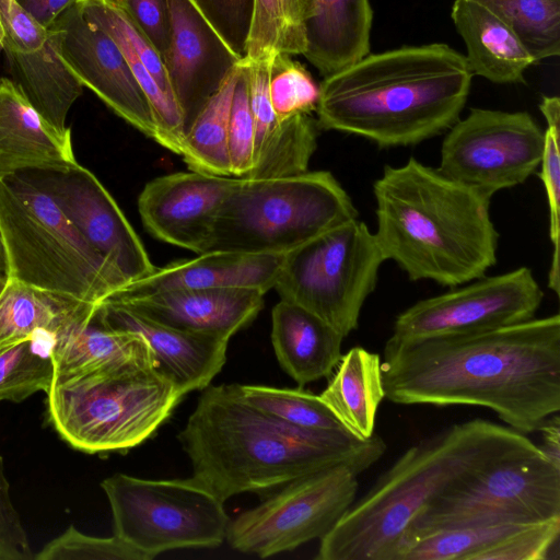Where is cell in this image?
Here are the masks:
<instances>
[{
  "label": "cell",
  "instance_id": "9",
  "mask_svg": "<svg viewBox=\"0 0 560 560\" xmlns=\"http://www.w3.org/2000/svg\"><path fill=\"white\" fill-rule=\"evenodd\" d=\"M385 260L374 233L357 218L285 253L273 289L347 337Z\"/></svg>",
  "mask_w": 560,
  "mask_h": 560
},
{
  "label": "cell",
  "instance_id": "7",
  "mask_svg": "<svg viewBox=\"0 0 560 560\" xmlns=\"http://www.w3.org/2000/svg\"><path fill=\"white\" fill-rule=\"evenodd\" d=\"M0 230L9 279L100 304L127 285L43 191L0 178Z\"/></svg>",
  "mask_w": 560,
  "mask_h": 560
},
{
  "label": "cell",
  "instance_id": "46",
  "mask_svg": "<svg viewBox=\"0 0 560 560\" xmlns=\"http://www.w3.org/2000/svg\"><path fill=\"white\" fill-rule=\"evenodd\" d=\"M0 276L9 278V265L3 237L0 230Z\"/></svg>",
  "mask_w": 560,
  "mask_h": 560
},
{
  "label": "cell",
  "instance_id": "10",
  "mask_svg": "<svg viewBox=\"0 0 560 560\" xmlns=\"http://www.w3.org/2000/svg\"><path fill=\"white\" fill-rule=\"evenodd\" d=\"M113 514L114 535L153 559L179 548H213L230 517L205 485L189 479H142L115 474L101 482Z\"/></svg>",
  "mask_w": 560,
  "mask_h": 560
},
{
  "label": "cell",
  "instance_id": "30",
  "mask_svg": "<svg viewBox=\"0 0 560 560\" xmlns=\"http://www.w3.org/2000/svg\"><path fill=\"white\" fill-rule=\"evenodd\" d=\"M97 304L9 279L0 293V343L55 336Z\"/></svg>",
  "mask_w": 560,
  "mask_h": 560
},
{
  "label": "cell",
  "instance_id": "32",
  "mask_svg": "<svg viewBox=\"0 0 560 560\" xmlns=\"http://www.w3.org/2000/svg\"><path fill=\"white\" fill-rule=\"evenodd\" d=\"M312 0H255V13L242 62L272 60L278 54L304 55L305 24Z\"/></svg>",
  "mask_w": 560,
  "mask_h": 560
},
{
  "label": "cell",
  "instance_id": "3",
  "mask_svg": "<svg viewBox=\"0 0 560 560\" xmlns=\"http://www.w3.org/2000/svg\"><path fill=\"white\" fill-rule=\"evenodd\" d=\"M472 77L465 56L445 44L368 54L325 77L316 121L380 148L415 145L459 119Z\"/></svg>",
  "mask_w": 560,
  "mask_h": 560
},
{
  "label": "cell",
  "instance_id": "23",
  "mask_svg": "<svg viewBox=\"0 0 560 560\" xmlns=\"http://www.w3.org/2000/svg\"><path fill=\"white\" fill-rule=\"evenodd\" d=\"M284 254H248L211 250L192 259L156 267L145 278L109 296L135 298L163 291L243 288L266 294L273 289Z\"/></svg>",
  "mask_w": 560,
  "mask_h": 560
},
{
  "label": "cell",
  "instance_id": "1",
  "mask_svg": "<svg viewBox=\"0 0 560 560\" xmlns=\"http://www.w3.org/2000/svg\"><path fill=\"white\" fill-rule=\"evenodd\" d=\"M381 371L395 404L486 407L532 433L560 410V315L462 335L390 336Z\"/></svg>",
  "mask_w": 560,
  "mask_h": 560
},
{
  "label": "cell",
  "instance_id": "49",
  "mask_svg": "<svg viewBox=\"0 0 560 560\" xmlns=\"http://www.w3.org/2000/svg\"><path fill=\"white\" fill-rule=\"evenodd\" d=\"M18 342H7V343H0V353L4 351L5 349L10 348L11 346L15 345Z\"/></svg>",
  "mask_w": 560,
  "mask_h": 560
},
{
  "label": "cell",
  "instance_id": "8",
  "mask_svg": "<svg viewBox=\"0 0 560 560\" xmlns=\"http://www.w3.org/2000/svg\"><path fill=\"white\" fill-rule=\"evenodd\" d=\"M358 214L327 171L235 177L219 209L208 252L285 254Z\"/></svg>",
  "mask_w": 560,
  "mask_h": 560
},
{
  "label": "cell",
  "instance_id": "5",
  "mask_svg": "<svg viewBox=\"0 0 560 560\" xmlns=\"http://www.w3.org/2000/svg\"><path fill=\"white\" fill-rule=\"evenodd\" d=\"M373 194L380 248L410 280L455 288L497 262L491 199L479 191L409 158L386 165Z\"/></svg>",
  "mask_w": 560,
  "mask_h": 560
},
{
  "label": "cell",
  "instance_id": "19",
  "mask_svg": "<svg viewBox=\"0 0 560 560\" xmlns=\"http://www.w3.org/2000/svg\"><path fill=\"white\" fill-rule=\"evenodd\" d=\"M172 40L164 62L185 133L208 101L241 65L192 0H168Z\"/></svg>",
  "mask_w": 560,
  "mask_h": 560
},
{
  "label": "cell",
  "instance_id": "12",
  "mask_svg": "<svg viewBox=\"0 0 560 560\" xmlns=\"http://www.w3.org/2000/svg\"><path fill=\"white\" fill-rule=\"evenodd\" d=\"M359 474L336 465L296 478L230 521L225 539L243 553L267 558L320 539L354 502Z\"/></svg>",
  "mask_w": 560,
  "mask_h": 560
},
{
  "label": "cell",
  "instance_id": "29",
  "mask_svg": "<svg viewBox=\"0 0 560 560\" xmlns=\"http://www.w3.org/2000/svg\"><path fill=\"white\" fill-rule=\"evenodd\" d=\"M381 361L377 353L351 348L318 395L343 429L362 441L374 435L378 406L385 398Z\"/></svg>",
  "mask_w": 560,
  "mask_h": 560
},
{
  "label": "cell",
  "instance_id": "13",
  "mask_svg": "<svg viewBox=\"0 0 560 560\" xmlns=\"http://www.w3.org/2000/svg\"><path fill=\"white\" fill-rule=\"evenodd\" d=\"M544 144L545 130L528 113L472 108L448 129L438 171L491 199L536 172Z\"/></svg>",
  "mask_w": 560,
  "mask_h": 560
},
{
  "label": "cell",
  "instance_id": "45",
  "mask_svg": "<svg viewBox=\"0 0 560 560\" xmlns=\"http://www.w3.org/2000/svg\"><path fill=\"white\" fill-rule=\"evenodd\" d=\"M538 431L542 439L538 447L555 466L560 468V417L558 412L549 416Z\"/></svg>",
  "mask_w": 560,
  "mask_h": 560
},
{
  "label": "cell",
  "instance_id": "26",
  "mask_svg": "<svg viewBox=\"0 0 560 560\" xmlns=\"http://www.w3.org/2000/svg\"><path fill=\"white\" fill-rule=\"evenodd\" d=\"M451 18L472 75L500 84L524 82V72L536 61L506 23L472 0H454Z\"/></svg>",
  "mask_w": 560,
  "mask_h": 560
},
{
  "label": "cell",
  "instance_id": "47",
  "mask_svg": "<svg viewBox=\"0 0 560 560\" xmlns=\"http://www.w3.org/2000/svg\"><path fill=\"white\" fill-rule=\"evenodd\" d=\"M3 40H4V28H3V24H2V20H1V14H0V51L3 50Z\"/></svg>",
  "mask_w": 560,
  "mask_h": 560
},
{
  "label": "cell",
  "instance_id": "15",
  "mask_svg": "<svg viewBox=\"0 0 560 560\" xmlns=\"http://www.w3.org/2000/svg\"><path fill=\"white\" fill-rule=\"evenodd\" d=\"M46 194L127 285L156 268L141 240L101 182L78 162L18 173ZM126 287V285H125Z\"/></svg>",
  "mask_w": 560,
  "mask_h": 560
},
{
  "label": "cell",
  "instance_id": "40",
  "mask_svg": "<svg viewBox=\"0 0 560 560\" xmlns=\"http://www.w3.org/2000/svg\"><path fill=\"white\" fill-rule=\"evenodd\" d=\"M254 120L249 105L247 67L241 62L229 117V153L232 176L246 177L253 167Z\"/></svg>",
  "mask_w": 560,
  "mask_h": 560
},
{
  "label": "cell",
  "instance_id": "38",
  "mask_svg": "<svg viewBox=\"0 0 560 560\" xmlns=\"http://www.w3.org/2000/svg\"><path fill=\"white\" fill-rule=\"evenodd\" d=\"M269 92L275 113L280 119H285L315 110L319 85L292 56L278 54L272 61Z\"/></svg>",
  "mask_w": 560,
  "mask_h": 560
},
{
  "label": "cell",
  "instance_id": "35",
  "mask_svg": "<svg viewBox=\"0 0 560 560\" xmlns=\"http://www.w3.org/2000/svg\"><path fill=\"white\" fill-rule=\"evenodd\" d=\"M52 338L42 332L0 353V401L21 402L37 392H49L55 378Z\"/></svg>",
  "mask_w": 560,
  "mask_h": 560
},
{
  "label": "cell",
  "instance_id": "22",
  "mask_svg": "<svg viewBox=\"0 0 560 560\" xmlns=\"http://www.w3.org/2000/svg\"><path fill=\"white\" fill-rule=\"evenodd\" d=\"M264 295L253 289L218 288L108 299L167 326L230 339L255 319L264 306Z\"/></svg>",
  "mask_w": 560,
  "mask_h": 560
},
{
  "label": "cell",
  "instance_id": "36",
  "mask_svg": "<svg viewBox=\"0 0 560 560\" xmlns=\"http://www.w3.org/2000/svg\"><path fill=\"white\" fill-rule=\"evenodd\" d=\"M253 406L288 424L314 431L347 432L318 395L301 388L238 385Z\"/></svg>",
  "mask_w": 560,
  "mask_h": 560
},
{
  "label": "cell",
  "instance_id": "17",
  "mask_svg": "<svg viewBox=\"0 0 560 560\" xmlns=\"http://www.w3.org/2000/svg\"><path fill=\"white\" fill-rule=\"evenodd\" d=\"M4 28L3 50L12 81L35 109L59 130L83 85L59 57L49 30L14 0H0Z\"/></svg>",
  "mask_w": 560,
  "mask_h": 560
},
{
  "label": "cell",
  "instance_id": "14",
  "mask_svg": "<svg viewBox=\"0 0 560 560\" xmlns=\"http://www.w3.org/2000/svg\"><path fill=\"white\" fill-rule=\"evenodd\" d=\"M544 293L527 267L481 277L421 300L395 319L392 337L415 339L495 329L528 320Z\"/></svg>",
  "mask_w": 560,
  "mask_h": 560
},
{
  "label": "cell",
  "instance_id": "33",
  "mask_svg": "<svg viewBox=\"0 0 560 560\" xmlns=\"http://www.w3.org/2000/svg\"><path fill=\"white\" fill-rule=\"evenodd\" d=\"M523 525L526 524L506 523L438 530L406 541L397 560H485L490 550Z\"/></svg>",
  "mask_w": 560,
  "mask_h": 560
},
{
  "label": "cell",
  "instance_id": "21",
  "mask_svg": "<svg viewBox=\"0 0 560 560\" xmlns=\"http://www.w3.org/2000/svg\"><path fill=\"white\" fill-rule=\"evenodd\" d=\"M272 60L243 62L254 120V159L247 178L292 176L308 171L317 148L318 125L311 114L280 119L270 101Z\"/></svg>",
  "mask_w": 560,
  "mask_h": 560
},
{
  "label": "cell",
  "instance_id": "48",
  "mask_svg": "<svg viewBox=\"0 0 560 560\" xmlns=\"http://www.w3.org/2000/svg\"><path fill=\"white\" fill-rule=\"evenodd\" d=\"M8 282V277H4V276H0V293L2 292V290L4 289L5 284Z\"/></svg>",
  "mask_w": 560,
  "mask_h": 560
},
{
  "label": "cell",
  "instance_id": "42",
  "mask_svg": "<svg viewBox=\"0 0 560 560\" xmlns=\"http://www.w3.org/2000/svg\"><path fill=\"white\" fill-rule=\"evenodd\" d=\"M27 533L12 502L10 483L0 454V560H31Z\"/></svg>",
  "mask_w": 560,
  "mask_h": 560
},
{
  "label": "cell",
  "instance_id": "6",
  "mask_svg": "<svg viewBox=\"0 0 560 560\" xmlns=\"http://www.w3.org/2000/svg\"><path fill=\"white\" fill-rule=\"evenodd\" d=\"M47 394L59 436L88 453L126 452L148 440L184 396L151 354L63 383Z\"/></svg>",
  "mask_w": 560,
  "mask_h": 560
},
{
  "label": "cell",
  "instance_id": "27",
  "mask_svg": "<svg viewBox=\"0 0 560 560\" xmlns=\"http://www.w3.org/2000/svg\"><path fill=\"white\" fill-rule=\"evenodd\" d=\"M96 308L97 305L54 336L49 350L55 369L54 383L68 382L151 354L139 336L104 325Z\"/></svg>",
  "mask_w": 560,
  "mask_h": 560
},
{
  "label": "cell",
  "instance_id": "43",
  "mask_svg": "<svg viewBox=\"0 0 560 560\" xmlns=\"http://www.w3.org/2000/svg\"><path fill=\"white\" fill-rule=\"evenodd\" d=\"M150 39L163 62L172 40L168 0H117Z\"/></svg>",
  "mask_w": 560,
  "mask_h": 560
},
{
  "label": "cell",
  "instance_id": "44",
  "mask_svg": "<svg viewBox=\"0 0 560 560\" xmlns=\"http://www.w3.org/2000/svg\"><path fill=\"white\" fill-rule=\"evenodd\" d=\"M78 0H14L42 26L49 28L57 18Z\"/></svg>",
  "mask_w": 560,
  "mask_h": 560
},
{
  "label": "cell",
  "instance_id": "28",
  "mask_svg": "<svg viewBox=\"0 0 560 560\" xmlns=\"http://www.w3.org/2000/svg\"><path fill=\"white\" fill-rule=\"evenodd\" d=\"M373 12L369 0H312L305 24V58L324 75L370 52Z\"/></svg>",
  "mask_w": 560,
  "mask_h": 560
},
{
  "label": "cell",
  "instance_id": "2",
  "mask_svg": "<svg viewBox=\"0 0 560 560\" xmlns=\"http://www.w3.org/2000/svg\"><path fill=\"white\" fill-rule=\"evenodd\" d=\"M192 477L221 501L244 492H265L336 465L359 475L385 453L374 434L305 430L260 410L238 384L207 386L178 435Z\"/></svg>",
  "mask_w": 560,
  "mask_h": 560
},
{
  "label": "cell",
  "instance_id": "24",
  "mask_svg": "<svg viewBox=\"0 0 560 560\" xmlns=\"http://www.w3.org/2000/svg\"><path fill=\"white\" fill-rule=\"evenodd\" d=\"M74 163L71 130L54 127L12 80L0 78V178Z\"/></svg>",
  "mask_w": 560,
  "mask_h": 560
},
{
  "label": "cell",
  "instance_id": "16",
  "mask_svg": "<svg viewBox=\"0 0 560 560\" xmlns=\"http://www.w3.org/2000/svg\"><path fill=\"white\" fill-rule=\"evenodd\" d=\"M69 71L114 113L149 138L156 129L150 104L115 40L89 22L77 1L48 28Z\"/></svg>",
  "mask_w": 560,
  "mask_h": 560
},
{
  "label": "cell",
  "instance_id": "18",
  "mask_svg": "<svg viewBox=\"0 0 560 560\" xmlns=\"http://www.w3.org/2000/svg\"><path fill=\"white\" fill-rule=\"evenodd\" d=\"M234 182L235 177L191 170L156 177L138 198L143 226L162 242L207 253L219 209Z\"/></svg>",
  "mask_w": 560,
  "mask_h": 560
},
{
  "label": "cell",
  "instance_id": "39",
  "mask_svg": "<svg viewBox=\"0 0 560 560\" xmlns=\"http://www.w3.org/2000/svg\"><path fill=\"white\" fill-rule=\"evenodd\" d=\"M37 560H150V558L116 535L93 537L70 525L49 541L37 555Z\"/></svg>",
  "mask_w": 560,
  "mask_h": 560
},
{
  "label": "cell",
  "instance_id": "37",
  "mask_svg": "<svg viewBox=\"0 0 560 560\" xmlns=\"http://www.w3.org/2000/svg\"><path fill=\"white\" fill-rule=\"evenodd\" d=\"M547 128L545 130V144L540 162L539 177L546 189L549 207V236L552 244V257L548 273V287L557 295L560 288V100L558 96H542L539 104Z\"/></svg>",
  "mask_w": 560,
  "mask_h": 560
},
{
  "label": "cell",
  "instance_id": "20",
  "mask_svg": "<svg viewBox=\"0 0 560 560\" xmlns=\"http://www.w3.org/2000/svg\"><path fill=\"white\" fill-rule=\"evenodd\" d=\"M96 313L107 327L139 336L156 369L183 395L209 386L225 363L228 338L167 326L108 298Z\"/></svg>",
  "mask_w": 560,
  "mask_h": 560
},
{
  "label": "cell",
  "instance_id": "4",
  "mask_svg": "<svg viewBox=\"0 0 560 560\" xmlns=\"http://www.w3.org/2000/svg\"><path fill=\"white\" fill-rule=\"evenodd\" d=\"M540 452L525 434L483 419L410 446L320 538L318 560H397L408 529L447 488L500 460Z\"/></svg>",
  "mask_w": 560,
  "mask_h": 560
},
{
  "label": "cell",
  "instance_id": "41",
  "mask_svg": "<svg viewBox=\"0 0 560 560\" xmlns=\"http://www.w3.org/2000/svg\"><path fill=\"white\" fill-rule=\"evenodd\" d=\"M192 1L230 49L243 61L254 20L255 0Z\"/></svg>",
  "mask_w": 560,
  "mask_h": 560
},
{
  "label": "cell",
  "instance_id": "25",
  "mask_svg": "<svg viewBox=\"0 0 560 560\" xmlns=\"http://www.w3.org/2000/svg\"><path fill=\"white\" fill-rule=\"evenodd\" d=\"M271 341L281 368L300 385L331 376L343 336L310 311L281 300L271 313Z\"/></svg>",
  "mask_w": 560,
  "mask_h": 560
},
{
  "label": "cell",
  "instance_id": "11",
  "mask_svg": "<svg viewBox=\"0 0 560 560\" xmlns=\"http://www.w3.org/2000/svg\"><path fill=\"white\" fill-rule=\"evenodd\" d=\"M557 516L560 468L541 451L518 455L490 465L443 491L415 520L401 548L412 538L438 530L530 524Z\"/></svg>",
  "mask_w": 560,
  "mask_h": 560
},
{
  "label": "cell",
  "instance_id": "31",
  "mask_svg": "<svg viewBox=\"0 0 560 560\" xmlns=\"http://www.w3.org/2000/svg\"><path fill=\"white\" fill-rule=\"evenodd\" d=\"M241 65L208 101L185 133L180 156L191 171L232 176L229 117Z\"/></svg>",
  "mask_w": 560,
  "mask_h": 560
},
{
  "label": "cell",
  "instance_id": "34",
  "mask_svg": "<svg viewBox=\"0 0 560 560\" xmlns=\"http://www.w3.org/2000/svg\"><path fill=\"white\" fill-rule=\"evenodd\" d=\"M506 23L539 61L560 54V0H472Z\"/></svg>",
  "mask_w": 560,
  "mask_h": 560
}]
</instances>
